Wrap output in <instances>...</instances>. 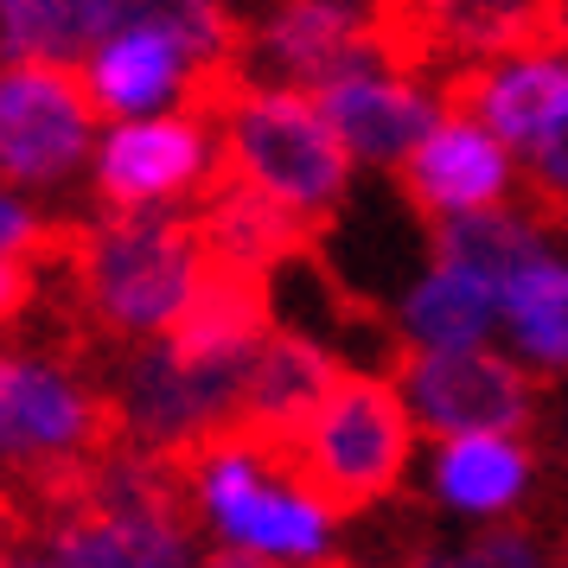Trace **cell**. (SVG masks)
I'll list each match as a JSON object with an SVG mask.
<instances>
[{
	"label": "cell",
	"instance_id": "cell-20",
	"mask_svg": "<svg viewBox=\"0 0 568 568\" xmlns=\"http://www.w3.org/2000/svg\"><path fill=\"white\" fill-rule=\"evenodd\" d=\"M498 301L511 313L517 345L537 364H549V371H568V268L562 262H542L530 275H517Z\"/></svg>",
	"mask_w": 568,
	"mask_h": 568
},
{
	"label": "cell",
	"instance_id": "cell-3",
	"mask_svg": "<svg viewBox=\"0 0 568 568\" xmlns=\"http://www.w3.org/2000/svg\"><path fill=\"white\" fill-rule=\"evenodd\" d=\"M409 447H415V422H409V403L396 396V384L345 371L333 403L313 415L307 435L294 440L268 473L287 479V491L307 498L326 524H338V517L371 511L377 498L403 486Z\"/></svg>",
	"mask_w": 568,
	"mask_h": 568
},
{
	"label": "cell",
	"instance_id": "cell-19",
	"mask_svg": "<svg viewBox=\"0 0 568 568\" xmlns=\"http://www.w3.org/2000/svg\"><path fill=\"white\" fill-rule=\"evenodd\" d=\"M435 479H440V498L460 505V511H505L530 479V460L511 440H447Z\"/></svg>",
	"mask_w": 568,
	"mask_h": 568
},
{
	"label": "cell",
	"instance_id": "cell-21",
	"mask_svg": "<svg viewBox=\"0 0 568 568\" xmlns=\"http://www.w3.org/2000/svg\"><path fill=\"white\" fill-rule=\"evenodd\" d=\"M403 568H542V537L537 524H491L466 549H435L428 537H415Z\"/></svg>",
	"mask_w": 568,
	"mask_h": 568
},
{
	"label": "cell",
	"instance_id": "cell-15",
	"mask_svg": "<svg viewBox=\"0 0 568 568\" xmlns=\"http://www.w3.org/2000/svg\"><path fill=\"white\" fill-rule=\"evenodd\" d=\"M313 109L326 115V129L338 134L345 154L377 160V166H403L440 129L435 103L409 83H345V90L313 97Z\"/></svg>",
	"mask_w": 568,
	"mask_h": 568
},
{
	"label": "cell",
	"instance_id": "cell-25",
	"mask_svg": "<svg viewBox=\"0 0 568 568\" xmlns=\"http://www.w3.org/2000/svg\"><path fill=\"white\" fill-rule=\"evenodd\" d=\"M13 549H20V511H13V498L0 491V568H13Z\"/></svg>",
	"mask_w": 568,
	"mask_h": 568
},
{
	"label": "cell",
	"instance_id": "cell-6",
	"mask_svg": "<svg viewBox=\"0 0 568 568\" xmlns=\"http://www.w3.org/2000/svg\"><path fill=\"white\" fill-rule=\"evenodd\" d=\"M90 83L71 64H0V180L52 185L90 148Z\"/></svg>",
	"mask_w": 568,
	"mask_h": 568
},
{
	"label": "cell",
	"instance_id": "cell-12",
	"mask_svg": "<svg viewBox=\"0 0 568 568\" xmlns=\"http://www.w3.org/2000/svg\"><path fill=\"white\" fill-rule=\"evenodd\" d=\"M396 185L415 205L422 224L440 217H473V211H498L505 185H511V154L491 141L486 129H460V122H440L403 166Z\"/></svg>",
	"mask_w": 568,
	"mask_h": 568
},
{
	"label": "cell",
	"instance_id": "cell-18",
	"mask_svg": "<svg viewBox=\"0 0 568 568\" xmlns=\"http://www.w3.org/2000/svg\"><path fill=\"white\" fill-rule=\"evenodd\" d=\"M491 301L498 294L486 282H466L454 268H435L409 294L396 333L409 338L415 352H479V333L491 326Z\"/></svg>",
	"mask_w": 568,
	"mask_h": 568
},
{
	"label": "cell",
	"instance_id": "cell-10",
	"mask_svg": "<svg viewBox=\"0 0 568 568\" xmlns=\"http://www.w3.org/2000/svg\"><path fill=\"white\" fill-rule=\"evenodd\" d=\"M211 166V129L185 115L122 122L97 154V199L109 211H160L166 199H192Z\"/></svg>",
	"mask_w": 568,
	"mask_h": 568
},
{
	"label": "cell",
	"instance_id": "cell-8",
	"mask_svg": "<svg viewBox=\"0 0 568 568\" xmlns=\"http://www.w3.org/2000/svg\"><path fill=\"white\" fill-rule=\"evenodd\" d=\"M435 109L460 129L486 122L491 141L505 148H537L568 122V64L556 58H524V64H454L440 71Z\"/></svg>",
	"mask_w": 568,
	"mask_h": 568
},
{
	"label": "cell",
	"instance_id": "cell-5",
	"mask_svg": "<svg viewBox=\"0 0 568 568\" xmlns=\"http://www.w3.org/2000/svg\"><path fill=\"white\" fill-rule=\"evenodd\" d=\"M384 364L396 396L409 403V422L440 440H505L537 415V377L498 352H415L396 333Z\"/></svg>",
	"mask_w": 568,
	"mask_h": 568
},
{
	"label": "cell",
	"instance_id": "cell-1",
	"mask_svg": "<svg viewBox=\"0 0 568 568\" xmlns=\"http://www.w3.org/2000/svg\"><path fill=\"white\" fill-rule=\"evenodd\" d=\"M205 275V250L185 205L109 211L97 224H52L45 287H58L78 338L148 345L180 326Z\"/></svg>",
	"mask_w": 568,
	"mask_h": 568
},
{
	"label": "cell",
	"instance_id": "cell-23",
	"mask_svg": "<svg viewBox=\"0 0 568 568\" xmlns=\"http://www.w3.org/2000/svg\"><path fill=\"white\" fill-rule=\"evenodd\" d=\"M45 250H52V236H45ZM45 250L39 256H20V262H0V333L20 326L27 307L39 301V287H45Z\"/></svg>",
	"mask_w": 568,
	"mask_h": 568
},
{
	"label": "cell",
	"instance_id": "cell-2",
	"mask_svg": "<svg viewBox=\"0 0 568 568\" xmlns=\"http://www.w3.org/2000/svg\"><path fill=\"white\" fill-rule=\"evenodd\" d=\"M211 173L333 231L345 185H352V154L338 148V134L326 129L313 97H294L275 83H243L211 115Z\"/></svg>",
	"mask_w": 568,
	"mask_h": 568
},
{
	"label": "cell",
	"instance_id": "cell-14",
	"mask_svg": "<svg viewBox=\"0 0 568 568\" xmlns=\"http://www.w3.org/2000/svg\"><path fill=\"white\" fill-rule=\"evenodd\" d=\"M275 333V307H268V275H243V268H217L205 262L192 307L180 326L160 338L173 358L217 364V358H256V345Z\"/></svg>",
	"mask_w": 568,
	"mask_h": 568
},
{
	"label": "cell",
	"instance_id": "cell-16",
	"mask_svg": "<svg viewBox=\"0 0 568 568\" xmlns=\"http://www.w3.org/2000/svg\"><path fill=\"white\" fill-rule=\"evenodd\" d=\"M134 20V7L103 0H7L0 7V64H71L83 71L103 39Z\"/></svg>",
	"mask_w": 568,
	"mask_h": 568
},
{
	"label": "cell",
	"instance_id": "cell-22",
	"mask_svg": "<svg viewBox=\"0 0 568 568\" xmlns=\"http://www.w3.org/2000/svg\"><path fill=\"white\" fill-rule=\"evenodd\" d=\"M517 185H524V224L530 231H568V122L524 154Z\"/></svg>",
	"mask_w": 568,
	"mask_h": 568
},
{
	"label": "cell",
	"instance_id": "cell-11",
	"mask_svg": "<svg viewBox=\"0 0 568 568\" xmlns=\"http://www.w3.org/2000/svg\"><path fill=\"white\" fill-rule=\"evenodd\" d=\"M39 568H192L185 517H122V511H58L20 530Z\"/></svg>",
	"mask_w": 568,
	"mask_h": 568
},
{
	"label": "cell",
	"instance_id": "cell-9",
	"mask_svg": "<svg viewBox=\"0 0 568 568\" xmlns=\"http://www.w3.org/2000/svg\"><path fill=\"white\" fill-rule=\"evenodd\" d=\"M185 211H192V231H199L205 262H217V268L275 275L282 262H320V236H326L320 224L294 217L287 205L224 180V173H211V166H205V180H199V192H192Z\"/></svg>",
	"mask_w": 568,
	"mask_h": 568
},
{
	"label": "cell",
	"instance_id": "cell-7",
	"mask_svg": "<svg viewBox=\"0 0 568 568\" xmlns=\"http://www.w3.org/2000/svg\"><path fill=\"white\" fill-rule=\"evenodd\" d=\"M199 486V511H211V524L243 549V556H262V562H326V517L313 511L307 498L294 491H275L268 473L236 454H217L192 473Z\"/></svg>",
	"mask_w": 568,
	"mask_h": 568
},
{
	"label": "cell",
	"instance_id": "cell-13",
	"mask_svg": "<svg viewBox=\"0 0 568 568\" xmlns=\"http://www.w3.org/2000/svg\"><path fill=\"white\" fill-rule=\"evenodd\" d=\"M83 83H90V103L97 115H148L166 97L185 90V52L173 39V20L166 7H134V20L115 39L97 45V58L83 64Z\"/></svg>",
	"mask_w": 568,
	"mask_h": 568
},
{
	"label": "cell",
	"instance_id": "cell-17",
	"mask_svg": "<svg viewBox=\"0 0 568 568\" xmlns=\"http://www.w3.org/2000/svg\"><path fill=\"white\" fill-rule=\"evenodd\" d=\"M435 268H454L466 282L511 287L517 275L542 268V236L524 224V211H473V217H440L428 224Z\"/></svg>",
	"mask_w": 568,
	"mask_h": 568
},
{
	"label": "cell",
	"instance_id": "cell-24",
	"mask_svg": "<svg viewBox=\"0 0 568 568\" xmlns=\"http://www.w3.org/2000/svg\"><path fill=\"white\" fill-rule=\"evenodd\" d=\"M45 236H52L45 217H32L20 199H7V192H0V262L39 256V250H45Z\"/></svg>",
	"mask_w": 568,
	"mask_h": 568
},
{
	"label": "cell",
	"instance_id": "cell-4",
	"mask_svg": "<svg viewBox=\"0 0 568 568\" xmlns=\"http://www.w3.org/2000/svg\"><path fill=\"white\" fill-rule=\"evenodd\" d=\"M115 447H129L115 396L78 377V364L52 358V352L0 358V486L7 491L58 479Z\"/></svg>",
	"mask_w": 568,
	"mask_h": 568
}]
</instances>
